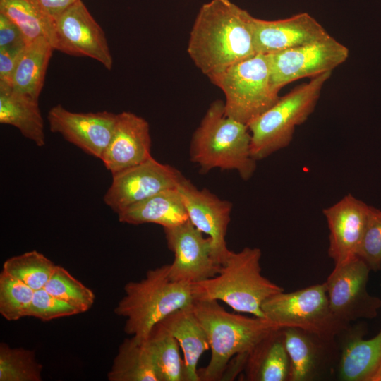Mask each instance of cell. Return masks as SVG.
Masks as SVG:
<instances>
[{
  "mask_svg": "<svg viewBox=\"0 0 381 381\" xmlns=\"http://www.w3.org/2000/svg\"><path fill=\"white\" fill-rule=\"evenodd\" d=\"M253 17L230 0H211L200 7L187 52L207 78L256 54Z\"/></svg>",
  "mask_w": 381,
  "mask_h": 381,
  "instance_id": "cell-1",
  "label": "cell"
},
{
  "mask_svg": "<svg viewBox=\"0 0 381 381\" xmlns=\"http://www.w3.org/2000/svg\"><path fill=\"white\" fill-rule=\"evenodd\" d=\"M192 309L206 333L211 350L208 364L198 370L200 381L222 380L235 356L248 354L271 332L284 328L265 318L231 313L216 300H195Z\"/></svg>",
  "mask_w": 381,
  "mask_h": 381,
  "instance_id": "cell-2",
  "label": "cell"
},
{
  "mask_svg": "<svg viewBox=\"0 0 381 381\" xmlns=\"http://www.w3.org/2000/svg\"><path fill=\"white\" fill-rule=\"evenodd\" d=\"M250 144L248 125L226 116L224 102L217 99L210 105L193 134L190 158L199 166L202 174L216 168L234 170L247 181L257 167Z\"/></svg>",
  "mask_w": 381,
  "mask_h": 381,
  "instance_id": "cell-3",
  "label": "cell"
},
{
  "mask_svg": "<svg viewBox=\"0 0 381 381\" xmlns=\"http://www.w3.org/2000/svg\"><path fill=\"white\" fill-rule=\"evenodd\" d=\"M114 313L126 318L124 332L144 341L152 327L195 300L193 284L172 280L169 264L147 272L144 279L128 282Z\"/></svg>",
  "mask_w": 381,
  "mask_h": 381,
  "instance_id": "cell-4",
  "label": "cell"
},
{
  "mask_svg": "<svg viewBox=\"0 0 381 381\" xmlns=\"http://www.w3.org/2000/svg\"><path fill=\"white\" fill-rule=\"evenodd\" d=\"M261 256L258 248L231 250L215 277L193 284L195 300L222 301L236 312L265 318L263 303L284 289L262 274Z\"/></svg>",
  "mask_w": 381,
  "mask_h": 381,
  "instance_id": "cell-5",
  "label": "cell"
},
{
  "mask_svg": "<svg viewBox=\"0 0 381 381\" xmlns=\"http://www.w3.org/2000/svg\"><path fill=\"white\" fill-rule=\"evenodd\" d=\"M331 74H320L296 87L248 124L255 160L263 159L289 145L296 126L304 123L314 111Z\"/></svg>",
  "mask_w": 381,
  "mask_h": 381,
  "instance_id": "cell-6",
  "label": "cell"
},
{
  "mask_svg": "<svg viewBox=\"0 0 381 381\" xmlns=\"http://www.w3.org/2000/svg\"><path fill=\"white\" fill-rule=\"evenodd\" d=\"M208 78L225 95L226 116L246 125L280 97L271 85L268 54H256Z\"/></svg>",
  "mask_w": 381,
  "mask_h": 381,
  "instance_id": "cell-7",
  "label": "cell"
},
{
  "mask_svg": "<svg viewBox=\"0 0 381 381\" xmlns=\"http://www.w3.org/2000/svg\"><path fill=\"white\" fill-rule=\"evenodd\" d=\"M264 317L283 327H298L336 339L350 325L332 312L325 283L267 298L262 306Z\"/></svg>",
  "mask_w": 381,
  "mask_h": 381,
  "instance_id": "cell-8",
  "label": "cell"
},
{
  "mask_svg": "<svg viewBox=\"0 0 381 381\" xmlns=\"http://www.w3.org/2000/svg\"><path fill=\"white\" fill-rule=\"evenodd\" d=\"M348 48L330 35L326 38L268 54L272 88L279 90L290 83L332 72L348 59Z\"/></svg>",
  "mask_w": 381,
  "mask_h": 381,
  "instance_id": "cell-9",
  "label": "cell"
},
{
  "mask_svg": "<svg viewBox=\"0 0 381 381\" xmlns=\"http://www.w3.org/2000/svg\"><path fill=\"white\" fill-rule=\"evenodd\" d=\"M369 267L358 257L334 265L324 282L330 308L346 324L377 317L381 299L371 295L367 288Z\"/></svg>",
  "mask_w": 381,
  "mask_h": 381,
  "instance_id": "cell-10",
  "label": "cell"
},
{
  "mask_svg": "<svg viewBox=\"0 0 381 381\" xmlns=\"http://www.w3.org/2000/svg\"><path fill=\"white\" fill-rule=\"evenodd\" d=\"M185 176L175 167L152 157L112 175L104 195V203L115 213L167 189L178 188Z\"/></svg>",
  "mask_w": 381,
  "mask_h": 381,
  "instance_id": "cell-11",
  "label": "cell"
},
{
  "mask_svg": "<svg viewBox=\"0 0 381 381\" xmlns=\"http://www.w3.org/2000/svg\"><path fill=\"white\" fill-rule=\"evenodd\" d=\"M169 249L174 259L169 264V277L176 282L195 284L215 277L222 265L213 258L210 237L190 222L163 228Z\"/></svg>",
  "mask_w": 381,
  "mask_h": 381,
  "instance_id": "cell-12",
  "label": "cell"
},
{
  "mask_svg": "<svg viewBox=\"0 0 381 381\" xmlns=\"http://www.w3.org/2000/svg\"><path fill=\"white\" fill-rule=\"evenodd\" d=\"M54 35L55 50L91 58L111 69L113 59L104 32L81 0L54 19Z\"/></svg>",
  "mask_w": 381,
  "mask_h": 381,
  "instance_id": "cell-13",
  "label": "cell"
},
{
  "mask_svg": "<svg viewBox=\"0 0 381 381\" xmlns=\"http://www.w3.org/2000/svg\"><path fill=\"white\" fill-rule=\"evenodd\" d=\"M190 222L210 237L214 260L222 265L231 250L226 234L231 220L232 203L222 200L207 188H198L186 177L178 186Z\"/></svg>",
  "mask_w": 381,
  "mask_h": 381,
  "instance_id": "cell-14",
  "label": "cell"
},
{
  "mask_svg": "<svg viewBox=\"0 0 381 381\" xmlns=\"http://www.w3.org/2000/svg\"><path fill=\"white\" fill-rule=\"evenodd\" d=\"M117 114L102 111L78 113L59 104L47 114L49 129L87 154L101 159L111 138Z\"/></svg>",
  "mask_w": 381,
  "mask_h": 381,
  "instance_id": "cell-15",
  "label": "cell"
},
{
  "mask_svg": "<svg viewBox=\"0 0 381 381\" xmlns=\"http://www.w3.org/2000/svg\"><path fill=\"white\" fill-rule=\"evenodd\" d=\"M368 209L369 205L349 193L322 210L329 231L328 255L334 265L357 257Z\"/></svg>",
  "mask_w": 381,
  "mask_h": 381,
  "instance_id": "cell-16",
  "label": "cell"
},
{
  "mask_svg": "<svg viewBox=\"0 0 381 381\" xmlns=\"http://www.w3.org/2000/svg\"><path fill=\"white\" fill-rule=\"evenodd\" d=\"M282 332L289 356V381H312L324 375L339 359L335 339L298 327H284Z\"/></svg>",
  "mask_w": 381,
  "mask_h": 381,
  "instance_id": "cell-17",
  "label": "cell"
},
{
  "mask_svg": "<svg viewBox=\"0 0 381 381\" xmlns=\"http://www.w3.org/2000/svg\"><path fill=\"white\" fill-rule=\"evenodd\" d=\"M252 25L256 54H270L313 43L329 35L308 13L275 20L253 17Z\"/></svg>",
  "mask_w": 381,
  "mask_h": 381,
  "instance_id": "cell-18",
  "label": "cell"
},
{
  "mask_svg": "<svg viewBox=\"0 0 381 381\" xmlns=\"http://www.w3.org/2000/svg\"><path fill=\"white\" fill-rule=\"evenodd\" d=\"M148 122L132 112L117 114L114 132L101 160L112 175L152 157Z\"/></svg>",
  "mask_w": 381,
  "mask_h": 381,
  "instance_id": "cell-19",
  "label": "cell"
},
{
  "mask_svg": "<svg viewBox=\"0 0 381 381\" xmlns=\"http://www.w3.org/2000/svg\"><path fill=\"white\" fill-rule=\"evenodd\" d=\"M366 328L349 326L343 337L337 363V377L343 381H370L381 363V330L365 339Z\"/></svg>",
  "mask_w": 381,
  "mask_h": 381,
  "instance_id": "cell-20",
  "label": "cell"
},
{
  "mask_svg": "<svg viewBox=\"0 0 381 381\" xmlns=\"http://www.w3.org/2000/svg\"><path fill=\"white\" fill-rule=\"evenodd\" d=\"M159 323L177 340L183 351L184 381H200L198 363L210 345L192 305L171 313Z\"/></svg>",
  "mask_w": 381,
  "mask_h": 381,
  "instance_id": "cell-21",
  "label": "cell"
},
{
  "mask_svg": "<svg viewBox=\"0 0 381 381\" xmlns=\"http://www.w3.org/2000/svg\"><path fill=\"white\" fill-rule=\"evenodd\" d=\"M243 380L289 381L291 363L282 328L262 339L247 355Z\"/></svg>",
  "mask_w": 381,
  "mask_h": 381,
  "instance_id": "cell-22",
  "label": "cell"
},
{
  "mask_svg": "<svg viewBox=\"0 0 381 381\" xmlns=\"http://www.w3.org/2000/svg\"><path fill=\"white\" fill-rule=\"evenodd\" d=\"M121 222L138 225L152 223L163 228L189 220L178 188L161 191L136 203L118 214Z\"/></svg>",
  "mask_w": 381,
  "mask_h": 381,
  "instance_id": "cell-23",
  "label": "cell"
},
{
  "mask_svg": "<svg viewBox=\"0 0 381 381\" xmlns=\"http://www.w3.org/2000/svg\"><path fill=\"white\" fill-rule=\"evenodd\" d=\"M0 123L14 126L37 146L45 145L44 123L38 99L9 87H0Z\"/></svg>",
  "mask_w": 381,
  "mask_h": 381,
  "instance_id": "cell-24",
  "label": "cell"
},
{
  "mask_svg": "<svg viewBox=\"0 0 381 381\" xmlns=\"http://www.w3.org/2000/svg\"><path fill=\"white\" fill-rule=\"evenodd\" d=\"M54 50L43 37L27 44L16 66L10 87L38 99Z\"/></svg>",
  "mask_w": 381,
  "mask_h": 381,
  "instance_id": "cell-25",
  "label": "cell"
},
{
  "mask_svg": "<svg viewBox=\"0 0 381 381\" xmlns=\"http://www.w3.org/2000/svg\"><path fill=\"white\" fill-rule=\"evenodd\" d=\"M0 13L17 25L27 44L43 37L54 49V20L37 0H0Z\"/></svg>",
  "mask_w": 381,
  "mask_h": 381,
  "instance_id": "cell-26",
  "label": "cell"
},
{
  "mask_svg": "<svg viewBox=\"0 0 381 381\" xmlns=\"http://www.w3.org/2000/svg\"><path fill=\"white\" fill-rule=\"evenodd\" d=\"M107 377L109 381H159L145 341L133 337L120 344Z\"/></svg>",
  "mask_w": 381,
  "mask_h": 381,
  "instance_id": "cell-27",
  "label": "cell"
},
{
  "mask_svg": "<svg viewBox=\"0 0 381 381\" xmlns=\"http://www.w3.org/2000/svg\"><path fill=\"white\" fill-rule=\"evenodd\" d=\"M159 381H184V362L177 340L159 322L144 341Z\"/></svg>",
  "mask_w": 381,
  "mask_h": 381,
  "instance_id": "cell-28",
  "label": "cell"
},
{
  "mask_svg": "<svg viewBox=\"0 0 381 381\" xmlns=\"http://www.w3.org/2000/svg\"><path fill=\"white\" fill-rule=\"evenodd\" d=\"M56 265L44 254L32 250L7 259L3 270L36 291L45 286Z\"/></svg>",
  "mask_w": 381,
  "mask_h": 381,
  "instance_id": "cell-29",
  "label": "cell"
},
{
  "mask_svg": "<svg viewBox=\"0 0 381 381\" xmlns=\"http://www.w3.org/2000/svg\"><path fill=\"white\" fill-rule=\"evenodd\" d=\"M42 365L35 352L0 344V381H41Z\"/></svg>",
  "mask_w": 381,
  "mask_h": 381,
  "instance_id": "cell-30",
  "label": "cell"
},
{
  "mask_svg": "<svg viewBox=\"0 0 381 381\" xmlns=\"http://www.w3.org/2000/svg\"><path fill=\"white\" fill-rule=\"evenodd\" d=\"M44 289L56 298L75 307L80 313L89 310L95 299L90 289L60 265H56Z\"/></svg>",
  "mask_w": 381,
  "mask_h": 381,
  "instance_id": "cell-31",
  "label": "cell"
},
{
  "mask_svg": "<svg viewBox=\"0 0 381 381\" xmlns=\"http://www.w3.org/2000/svg\"><path fill=\"white\" fill-rule=\"evenodd\" d=\"M35 291L2 270L0 274V313L8 321L28 317Z\"/></svg>",
  "mask_w": 381,
  "mask_h": 381,
  "instance_id": "cell-32",
  "label": "cell"
},
{
  "mask_svg": "<svg viewBox=\"0 0 381 381\" xmlns=\"http://www.w3.org/2000/svg\"><path fill=\"white\" fill-rule=\"evenodd\" d=\"M371 271L381 270V210L369 205L367 222L357 254Z\"/></svg>",
  "mask_w": 381,
  "mask_h": 381,
  "instance_id": "cell-33",
  "label": "cell"
},
{
  "mask_svg": "<svg viewBox=\"0 0 381 381\" xmlns=\"http://www.w3.org/2000/svg\"><path fill=\"white\" fill-rule=\"evenodd\" d=\"M75 307L48 293L44 288L35 291L28 317L42 321L79 314Z\"/></svg>",
  "mask_w": 381,
  "mask_h": 381,
  "instance_id": "cell-34",
  "label": "cell"
},
{
  "mask_svg": "<svg viewBox=\"0 0 381 381\" xmlns=\"http://www.w3.org/2000/svg\"><path fill=\"white\" fill-rule=\"evenodd\" d=\"M26 44L17 25L6 16L0 13V49L20 48Z\"/></svg>",
  "mask_w": 381,
  "mask_h": 381,
  "instance_id": "cell-35",
  "label": "cell"
},
{
  "mask_svg": "<svg viewBox=\"0 0 381 381\" xmlns=\"http://www.w3.org/2000/svg\"><path fill=\"white\" fill-rule=\"evenodd\" d=\"M25 47L0 49V87H11L13 72Z\"/></svg>",
  "mask_w": 381,
  "mask_h": 381,
  "instance_id": "cell-36",
  "label": "cell"
},
{
  "mask_svg": "<svg viewBox=\"0 0 381 381\" xmlns=\"http://www.w3.org/2000/svg\"><path fill=\"white\" fill-rule=\"evenodd\" d=\"M78 0H37L43 10L54 20Z\"/></svg>",
  "mask_w": 381,
  "mask_h": 381,
  "instance_id": "cell-37",
  "label": "cell"
},
{
  "mask_svg": "<svg viewBox=\"0 0 381 381\" xmlns=\"http://www.w3.org/2000/svg\"><path fill=\"white\" fill-rule=\"evenodd\" d=\"M370 381H381V363L371 377Z\"/></svg>",
  "mask_w": 381,
  "mask_h": 381,
  "instance_id": "cell-38",
  "label": "cell"
}]
</instances>
